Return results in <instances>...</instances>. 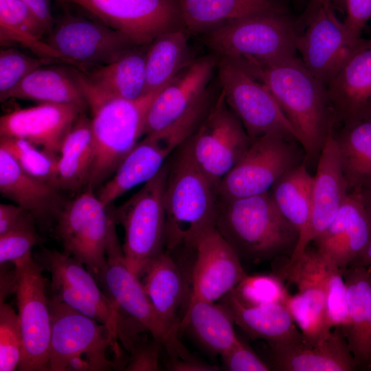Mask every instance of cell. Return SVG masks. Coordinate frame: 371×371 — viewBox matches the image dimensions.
Wrapping results in <instances>:
<instances>
[{"instance_id": "cell-1", "label": "cell", "mask_w": 371, "mask_h": 371, "mask_svg": "<svg viewBox=\"0 0 371 371\" xmlns=\"http://www.w3.org/2000/svg\"><path fill=\"white\" fill-rule=\"evenodd\" d=\"M240 66L271 92L304 149L307 168L316 169L334 126L326 85L296 56L269 65Z\"/></svg>"}, {"instance_id": "cell-2", "label": "cell", "mask_w": 371, "mask_h": 371, "mask_svg": "<svg viewBox=\"0 0 371 371\" xmlns=\"http://www.w3.org/2000/svg\"><path fill=\"white\" fill-rule=\"evenodd\" d=\"M215 228L240 260L252 262L291 256L300 238L269 192L239 199L218 197Z\"/></svg>"}, {"instance_id": "cell-3", "label": "cell", "mask_w": 371, "mask_h": 371, "mask_svg": "<svg viewBox=\"0 0 371 371\" xmlns=\"http://www.w3.org/2000/svg\"><path fill=\"white\" fill-rule=\"evenodd\" d=\"M218 59L214 54L196 58L157 94L146 115L144 135L178 148L195 132L218 95L211 83Z\"/></svg>"}, {"instance_id": "cell-4", "label": "cell", "mask_w": 371, "mask_h": 371, "mask_svg": "<svg viewBox=\"0 0 371 371\" xmlns=\"http://www.w3.org/2000/svg\"><path fill=\"white\" fill-rule=\"evenodd\" d=\"M165 247L194 249L198 240L215 228L218 195L192 159L183 142L169 163L164 194Z\"/></svg>"}, {"instance_id": "cell-5", "label": "cell", "mask_w": 371, "mask_h": 371, "mask_svg": "<svg viewBox=\"0 0 371 371\" xmlns=\"http://www.w3.org/2000/svg\"><path fill=\"white\" fill-rule=\"evenodd\" d=\"M52 332L49 371H108L124 368L117 335L106 325L49 295Z\"/></svg>"}, {"instance_id": "cell-6", "label": "cell", "mask_w": 371, "mask_h": 371, "mask_svg": "<svg viewBox=\"0 0 371 371\" xmlns=\"http://www.w3.org/2000/svg\"><path fill=\"white\" fill-rule=\"evenodd\" d=\"M300 23L289 12L257 14L202 35L218 57L240 65H269L295 56Z\"/></svg>"}, {"instance_id": "cell-7", "label": "cell", "mask_w": 371, "mask_h": 371, "mask_svg": "<svg viewBox=\"0 0 371 371\" xmlns=\"http://www.w3.org/2000/svg\"><path fill=\"white\" fill-rule=\"evenodd\" d=\"M34 258L50 274V295L107 326L121 343L137 333L139 323L119 313L81 262L64 251L44 248Z\"/></svg>"}, {"instance_id": "cell-8", "label": "cell", "mask_w": 371, "mask_h": 371, "mask_svg": "<svg viewBox=\"0 0 371 371\" xmlns=\"http://www.w3.org/2000/svg\"><path fill=\"white\" fill-rule=\"evenodd\" d=\"M159 91L136 100L113 99L90 109L95 151L86 187L94 190L109 178L144 135L148 111Z\"/></svg>"}, {"instance_id": "cell-9", "label": "cell", "mask_w": 371, "mask_h": 371, "mask_svg": "<svg viewBox=\"0 0 371 371\" xmlns=\"http://www.w3.org/2000/svg\"><path fill=\"white\" fill-rule=\"evenodd\" d=\"M169 163L120 206L113 208L116 224L124 230L122 246L128 269L139 278L154 258L164 251L166 233L164 194Z\"/></svg>"}, {"instance_id": "cell-10", "label": "cell", "mask_w": 371, "mask_h": 371, "mask_svg": "<svg viewBox=\"0 0 371 371\" xmlns=\"http://www.w3.org/2000/svg\"><path fill=\"white\" fill-rule=\"evenodd\" d=\"M95 279L119 313L144 327L152 337L163 344L170 357H192L180 341L179 335L163 324L139 278L126 265L115 225L109 236L105 263Z\"/></svg>"}, {"instance_id": "cell-11", "label": "cell", "mask_w": 371, "mask_h": 371, "mask_svg": "<svg viewBox=\"0 0 371 371\" xmlns=\"http://www.w3.org/2000/svg\"><path fill=\"white\" fill-rule=\"evenodd\" d=\"M302 163L305 153L297 139L275 134L253 139L220 182L218 197L232 199L267 193L283 174Z\"/></svg>"}, {"instance_id": "cell-12", "label": "cell", "mask_w": 371, "mask_h": 371, "mask_svg": "<svg viewBox=\"0 0 371 371\" xmlns=\"http://www.w3.org/2000/svg\"><path fill=\"white\" fill-rule=\"evenodd\" d=\"M184 143L195 165L216 191L247 150L251 139L221 90L204 120Z\"/></svg>"}, {"instance_id": "cell-13", "label": "cell", "mask_w": 371, "mask_h": 371, "mask_svg": "<svg viewBox=\"0 0 371 371\" xmlns=\"http://www.w3.org/2000/svg\"><path fill=\"white\" fill-rule=\"evenodd\" d=\"M56 219V233L64 252L81 262L95 278L105 263L109 236L116 225L113 209L101 202L93 188L86 187L63 205Z\"/></svg>"}, {"instance_id": "cell-14", "label": "cell", "mask_w": 371, "mask_h": 371, "mask_svg": "<svg viewBox=\"0 0 371 371\" xmlns=\"http://www.w3.org/2000/svg\"><path fill=\"white\" fill-rule=\"evenodd\" d=\"M17 271L15 291L23 337L20 371H49L52 332L47 280L32 251L13 262Z\"/></svg>"}, {"instance_id": "cell-15", "label": "cell", "mask_w": 371, "mask_h": 371, "mask_svg": "<svg viewBox=\"0 0 371 371\" xmlns=\"http://www.w3.org/2000/svg\"><path fill=\"white\" fill-rule=\"evenodd\" d=\"M216 71L227 105L251 139L271 134L297 139L292 126L265 85L226 58L218 57Z\"/></svg>"}, {"instance_id": "cell-16", "label": "cell", "mask_w": 371, "mask_h": 371, "mask_svg": "<svg viewBox=\"0 0 371 371\" xmlns=\"http://www.w3.org/2000/svg\"><path fill=\"white\" fill-rule=\"evenodd\" d=\"M76 4L137 45L185 28L177 0H60ZM186 29V28H185Z\"/></svg>"}, {"instance_id": "cell-17", "label": "cell", "mask_w": 371, "mask_h": 371, "mask_svg": "<svg viewBox=\"0 0 371 371\" xmlns=\"http://www.w3.org/2000/svg\"><path fill=\"white\" fill-rule=\"evenodd\" d=\"M43 41L78 69L111 63L137 45L102 22L70 14L54 20Z\"/></svg>"}, {"instance_id": "cell-18", "label": "cell", "mask_w": 371, "mask_h": 371, "mask_svg": "<svg viewBox=\"0 0 371 371\" xmlns=\"http://www.w3.org/2000/svg\"><path fill=\"white\" fill-rule=\"evenodd\" d=\"M330 260L315 248L306 247L294 261L285 265L282 276L298 289L289 295L284 305L303 336L316 339L331 328L328 323L326 274Z\"/></svg>"}, {"instance_id": "cell-19", "label": "cell", "mask_w": 371, "mask_h": 371, "mask_svg": "<svg viewBox=\"0 0 371 371\" xmlns=\"http://www.w3.org/2000/svg\"><path fill=\"white\" fill-rule=\"evenodd\" d=\"M313 11L299 34L297 52L307 69L326 85L349 58L358 45L348 38L344 23L329 0L312 1Z\"/></svg>"}, {"instance_id": "cell-20", "label": "cell", "mask_w": 371, "mask_h": 371, "mask_svg": "<svg viewBox=\"0 0 371 371\" xmlns=\"http://www.w3.org/2000/svg\"><path fill=\"white\" fill-rule=\"evenodd\" d=\"M148 45H137L111 63L83 69L74 67L89 109L113 99L136 100L146 95Z\"/></svg>"}, {"instance_id": "cell-21", "label": "cell", "mask_w": 371, "mask_h": 371, "mask_svg": "<svg viewBox=\"0 0 371 371\" xmlns=\"http://www.w3.org/2000/svg\"><path fill=\"white\" fill-rule=\"evenodd\" d=\"M194 250L190 303L219 301L247 275L239 256L216 228L204 234Z\"/></svg>"}, {"instance_id": "cell-22", "label": "cell", "mask_w": 371, "mask_h": 371, "mask_svg": "<svg viewBox=\"0 0 371 371\" xmlns=\"http://www.w3.org/2000/svg\"><path fill=\"white\" fill-rule=\"evenodd\" d=\"M326 86L333 127L371 118V40L361 39Z\"/></svg>"}, {"instance_id": "cell-23", "label": "cell", "mask_w": 371, "mask_h": 371, "mask_svg": "<svg viewBox=\"0 0 371 371\" xmlns=\"http://www.w3.org/2000/svg\"><path fill=\"white\" fill-rule=\"evenodd\" d=\"M86 107L76 104L39 103L16 109L0 117V137L26 139L59 155L76 118Z\"/></svg>"}, {"instance_id": "cell-24", "label": "cell", "mask_w": 371, "mask_h": 371, "mask_svg": "<svg viewBox=\"0 0 371 371\" xmlns=\"http://www.w3.org/2000/svg\"><path fill=\"white\" fill-rule=\"evenodd\" d=\"M191 270L186 272L163 251L144 268L139 279L165 326L179 335L191 295Z\"/></svg>"}, {"instance_id": "cell-25", "label": "cell", "mask_w": 371, "mask_h": 371, "mask_svg": "<svg viewBox=\"0 0 371 371\" xmlns=\"http://www.w3.org/2000/svg\"><path fill=\"white\" fill-rule=\"evenodd\" d=\"M274 368L284 371H352L357 369L344 333L333 328L324 336L271 346Z\"/></svg>"}, {"instance_id": "cell-26", "label": "cell", "mask_w": 371, "mask_h": 371, "mask_svg": "<svg viewBox=\"0 0 371 371\" xmlns=\"http://www.w3.org/2000/svg\"><path fill=\"white\" fill-rule=\"evenodd\" d=\"M371 238V220L359 198L348 194L329 227L313 242L315 249L344 271Z\"/></svg>"}, {"instance_id": "cell-27", "label": "cell", "mask_w": 371, "mask_h": 371, "mask_svg": "<svg viewBox=\"0 0 371 371\" xmlns=\"http://www.w3.org/2000/svg\"><path fill=\"white\" fill-rule=\"evenodd\" d=\"M333 129L322 150L314 175L305 248L329 227L349 194Z\"/></svg>"}, {"instance_id": "cell-28", "label": "cell", "mask_w": 371, "mask_h": 371, "mask_svg": "<svg viewBox=\"0 0 371 371\" xmlns=\"http://www.w3.org/2000/svg\"><path fill=\"white\" fill-rule=\"evenodd\" d=\"M347 291L344 330L357 368H371V268L350 265L343 273Z\"/></svg>"}, {"instance_id": "cell-29", "label": "cell", "mask_w": 371, "mask_h": 371, "mask_svg": "<svg viewBox=\"0 0 371 371\" xmlns=\"http://www.w3.org/2000/svg\"><path fill=\"white\" fill-rule=\"evenodd\" d=\"M175 148L166 140L145 135L123 159L112 178L100 188L98 196L101 202L110 207L128 190L153 178Z\"/></svg>"}, {"instance_id": "cell-30", "label": "cell", "mask_w": 371, "mask_h": 371, "mask_svg": "<svg viewBox=\"0 0 371 371\" xmlns=\"http://www.w3.org/2000/svg\"><path fill=\"white\" fill-rule=\"evenodd\" d=\"M59 190L30 175L4 149L0 148V193L31 213L36 220L47 222L56 216L63 203Z\"/></svg>"}, {"instance_id": "cell-31", "label": "cell", "mask_w": 371, "mask_h": 371, "mask_svg": "<svg viewBox=\"0 0 371 371\" xmlns=\"http://www.w3.org/2000/svg\"><path fill=\"white\" fill-rule=\"evenodd\" d=\"M185 28L203 35L232 21L270 12H289L286 0H177Z\"/></svg>"}, {"instance_id": "cell-32", "label": "cell", "mask_w": 371, "mask_h": 371, "mask_svg": "<svg viewBox=\"0 0 371 371\" xmlns=\"http://www.w3.org/2000/svg\"><path fill=\"white\" fill-rule=\"evenodd\" d=\"M231 313L235 324L253 339H262L269 346L298 340L302 334L284 304L271 303L245 306L233 291L219 300Z\"/></svg>"}, {"instance_id": "cell-33", "label": "cell", "mask_w": 371, "mask_h": 371, "mask_svg": "<svg viewBox=\"0 0 371 371\" xmlns=\"http://www.w3.org/2000/svg\"><path fill=\"white\" fill-rule=\"evenodd\" d=\"M314 176L305 163L283 174L273 185L269 194L282 215L297 230L299 241L289 262L304 251L312 205Z\"/></svg>"}, {"instance_id": "cell-34", "label": "cell", "mask_w": 371, "mask_h": 371, "mask_svg": "<svg viewBox=\"0 0 371 371\" xmlns=\"http://www.w3.org/2000/svg\"><path fill=\"white\" fill-rule=\"evenodd\" d=\"M234 319L220 302L196 300L189 304L181 325L212 356H221L237 344Z\"/></svg>"}, {"instance_id": "cell-35", "label": "cell", "mask_w": 371, "mask_h": 371, "mask_svg": "<svg viewBox=\"0 0 371 371\" xmlns=\"http://www.w3.org/2000/svg\"><path fill=\"white\" fill-rule=\"evenodd\" d=\"M39 103L76 104L87 107L74 67L44 65L27 75L5 96ZM3 101V102H4Z\"/></svg>"}, {"instance_id": "cell-36", "label": "cell", "mask_w": 371, "mask_h": 371, "mask_svg": "<svg viewBox=\"0 0 371 371\" xmlns=\"http://www.w3.org/2000/svg\"><path fill=\"white\" fill-rule=\"evenodd\" d=\"M185 28L165 32L155 38L148 47L146 56V94L161 91L193 58Z\"/></svg>"}, {"instance_id": "cell-37", "label": "cell", "mask_w": 371, "mask_h": 371, "mask_svg": "<svg viewBox=\"0 0 371 371\" xmlns=\"http://www.w3.org/2000/svg\"><path fill=\"white\" fill-rule=\"evenodd\" d=\"M91 119L79 115L61 145L58 161V187L76 191L87 186L94 159Z\"/></svg>"}, {"instance_id": "cell-38", "label": "cell", "mask_w": 371, "mask_h": 371, "mask_svg": "<svg viewBox=\"0 0 371 371\" xmlns=\"http://www.w3.org/2000/svg\"><path fill=\"white\" fill-rule=\"evenodd\" d=\"M333 134L348 193L371 187V118L341 125Z\"/></svg>"}, {"instance_id": "cell-39", "label": "cell", "mask_w": 371, "mask_h": 371, "mask_svg": "<svg viewBox=\"0 0 371 371\" xmlns=\"http://www.w3.org/2000/svg\"><path fill=\"white\" fill-rule=\"evenodd\" d=\"M45 34L47 32L41 23L23 1L0 0L1 45L20 43L38 57L69 64L62 55L43 41Z\"/></svg>"}, {"instance_id": "cell-40", "label": "cell", "mask_w": 371, "mask_h": 371, "mask_svg": "<svg viewBox=\"0 0 371 371\" xmlns=\"http://www.w3.org/2000/svg\"><path fill=\"white\" fill-rule=\"evenodd\" d=\"M0 148L6 150L26 172L60 190L57 176L59 155L16 137H0Z\"/></svg>"}, {"instance_id": "cell-41", "label": "cell", "mask_w": 371, "mask_h": 371, "mask_svg": "<svg viewBox=\"0 0 371 371\" xmlns=\"http://www.w3.org/2000/svg\"><path fill=\"white\" fill-rule=\"evenodd\" d=\"M245 306L271 303L284 304L289 293L280 276L274 274L246 275L233 290Z\"/></svg>"}, {"instance_id": "cell-42", "label": "cell", "mask_w": 371, "mask_h": 371, "mask_svg": "<svg viewBox=\"0 0 371 371\" xmlns=\"http://www.w3.org/2000/svg\"><path fill=\"white\" fill-rule=\"evenodd\" d=\"M56 62L47 58L32 57L19 50L8 47L0 51V100L3 102L7 94L27 75L44 65Z\"/></svg>"}, {"instance_id": "cell-43", "label": "cell", "mask_w": 371, "mask_h": 371, "mask_svg": "<svg viewBox=\"0 0 371 371\" xmlns=\"http://www.w3.org/2000/svg\"><path fill=\"white\" fill-rule=\"evenodd\" d=\"M35 221L31 213L25 211L13 227L0 235V264L13 262L41 244L43 239L36 229Z\"/></svg>"}, {"instance_id": "cell-44", "label": "cell", "mask_w": 371, "mask_h": 371, "mask_svg": "<svg viewBox=\"0 0 371 371\" xmlns=\"http://www.w3.org/2000/svg\"><path fill=\"white\" fill-rule=\"evenodd\" d=\"M23 347L18 313L9 304L0 303V371H13L19 368Z\"/></svg>"}, {"instance_id": "cell-45", "label": "cell", "mask_w": 371, "mask_h": 371, "mask_svg": "<svg viewBox=\"0 0 371 371\" xmlns=\"http://www.w3.org/2000/svg\"><path fill=\"white\" fill-rule=\"evenodd\" d=\"M327 315L329 327L341 328L347 324V291L343 272L330 260L326 274Z\"/></svg>"}, {"instance_id": "cell-46", "label": "cell", "mask_w": 371, "mask_h": 371, "mask_svg": "<svg viewBox=\"0 0 371 371\" xmlns=\"http://www.w3.org/2000/svg\"><path fill=\"white\" fill-rule=\"evenodd\" d=\"M163 344L152 337H139L132 345L130 356L124 370L126 371H157L160 370L159 359Z\"/></svg>"}, {"instance_id": "cell-47", "label": "cell", "mask_w": 371, "mask_h": 371, "mask_svg": "<svg viewBox=\"0 0 371 371\" xmlns=\"http://www.w3.org/2000/svg\"><path fill=\"white\" fill-rule=\"evenodd\" d=\"M224 368L229 371H268L270 367L240 340L221 356Z\"/></svg>"}, {"instance_id": "cell-48", "label": "cell", "mask_w": 371, "mask_h": 371, "mask_svg": "<svg viewBox=\"0 0 371 371\" xmlns=\"http://www.w3.org/2000/svg\"><path fill=\"white\" fill-rule=\"evenodd\" d=\"M346 18L344 22L350 42L355 45L371 19V0H346Z\"/></svg>"}, {"instance_id": "cell-49", "label": "cell", "mask_w": 371, "mask_h": 371, "mask_svg": "<svg viewBox=\"0 0 371 371\" xmlns=\"http://www.w3.org/2000/svg\"><path fill=\"white\" fill-rule=\"evenodd\" d=\"M0 303L15 293L17 284V271L13 262L0 264Z\"/></svg>"}, {"instance_id": "cell-50", "label": "cell", "mask_w": 371, "mask_h": 371, "mask_svg": "<svg viewBox=\"0 0 371 371\" xmlns=\"http://www.w3.org/2000/svg\"><path fill=\"white\" fill-rule=\"evenodd\" d=\"M166 366L168 370L171 371H216L219 370L216 366L207 363L193 357L189 359L170 357L166 363Z\"/></svg>"}, {"instance_id": "cell-51", "label": "cell", "mask_w": 371, "mask_h": 371, "mask_svg": "<svg viewBox=\"0 0 371 371\" xmlns=\"http://www.w3.org/2000/svg\"><path fill=\"white\" fill-rule=\"evenodd\" d=\"M21 1L31 10L41 23L47 34L52 30L54 23L49 0Z\"/></svg>"}, {"instance_id": "cell-52", "label": "cell", "mask_w": 371, "mask_h": 371, "mask_svg": "<svg viewBox=\"0 0 371 371\" xmlns=\"http://www.w3.org/2000/svg\"><path fill=\"white\" fill-rule=\"evenodd\" d=\"M25 210L18 205L0 204V235L13 227Z\"/></svg>"}, {"instance_id": "cell-53", "label": "cell", "mask_w": 371, "mask_h": 371, "mask_svg": "<svg viewBox=\"0 0 371 371\" xmlns=\"http://www.w3.org/2000/svg\"><path fill=\"white\" fill-rule=\"evenodd\" d=\"M350 265H360L371 268V238L365 249Z\"/></svg>"}, {"instance_id": "cell-54", "label": "cell", "mask_w": 371, "mask_h": 371, "mask_svg": "<svg viewBox=\"0 0 371 371\" xmlns=\"http://www.w3.org/2000/svg\"><path fill=\"white\" fill-rule=\"evenodd\" d=\"M350 194H354L359 198L371 220V187Z\"/></svg>"}, {"instance_id": "cell-55", "label": "cell", "mask_w": 371, "mask_h": 371, "mask_svg": "<svg viewBox=\"0 0 371 371\" xmlns=\"http://www.w3.org/2000/svg\"><path fill=\"white\" fill-rule=\"evenodd\" d=\"M333 8H335L341 14L346 12V0H329Z\"/></svg>"}, {"instance_id": "cell-56", "label": "cell", "mask_w": 371, "mask_h": 371, "mask_svg": "<svg viewBox=\"0 0 371 371\" xmlns=\"http://www.w3.org/2000/svg\"><path fill=\"white\" fill-rule=\"evenodd\" d=\"M364 30H366L371 34V27L367 25Z\"/></svg>"}, {"instance_id": "cell-57", "label": "cell", "mask_w": 371, "mask_h": 371, "mask_svg": "<svg viewBox=\"0 0 371 371\" xmlns=\"http://www.w3.org/2000/svg\"><path fill=\"white\" fill-rule=\"evenodd\" d=\"M312 1H317V0H312Z\"/></svg>"}]
</instances>
